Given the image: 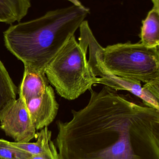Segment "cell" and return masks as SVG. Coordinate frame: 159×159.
<instances>
[{
  "label": "cell",
  "mask_w": 159,
  "mask_h": 159,
  "mask_svg": "<svg viewBox=\"0 0 159 159\" xmlns=\"http://www.w3.org/2000/svg\"><path fill=\"white\" fill-rule=\"evenodd\" d=\"M57 121L59 159H159V110L105 86Z\"/></svg>",
  "instance_id": "cell-1"
},
{
  "label": "cell",
  "mask_w": 159,
  "mask_h": 159,
  "mask_svg": "<svg viewBox=\"0 0 159 159\" xmlns=\"http://www.w3.org/2000/svg\"><path fill=\"white\" fill-rule=\"evenodd\" d=\"M89 14L88 8L84 6L72 5L12 25L3 33L6 47L24 66L45 73L46 68L74 35Z\"/></svg>",
  "instance_id": "cell-2"
},
{
  "label": "cell",
  "mask_w": 159,
  "mask_h": 159,
  "mask_svg": "<svg viewBox=\"0 0 159 159\" xmlns=\"http://www.w3.org/2000/svg\"><path fill=\"white\" fill-rule=\"evenodd\" d=\"M86 29L90 42L109 72L128 80L143 82V87L159 99V47L150 48L140 42H127L103 48L87 21Z\"/></svg>",
  "instance_id": "cell-3"
},
{
  "label": "cell",
  "mask_w": 159,
  "mask_h": 159,
  "mask_svg": "<svg viewBox=\"0 0 159 159\" xmlns=\"http://www.w3.org/2000/svg\"><path fill=\"white\" fill-rule=\"evenodd\" d=\"M87 48L70 37L45 70V74L58 94L68 100H75L99 84L87 59Z\"/></svg>",
  "instance_id": "cell-4"
},
{
  "label": "cell",
  "mask_w": 159,
  "mask_h": 159,
  "mask_svg": "<svg viewBox=\"0 0 159 159\" xmlns=\"http://www.w3.org/2000/svg\"><path fill=\"white\" fill-rule=\"evenodd\" d=\"M86 21L85 20L79 28L78 41L85 45L88 50L89 65L95 76H99V84H103L116 91L129 92L141 99L145 104L159 110V99L144 88L141 83L116 76L104 67L89 40L86 31Z\"/></svg>",
  "instance_id": "cell-5"
},
{
  "label": "cell",
  "mask_w": 159,
  "mask_h": 159,
  "mask_svg": "<svg viewBox=\"0 0 159 159\" xmlns=\"http://www.w3.org/2000/svg\"><path fill=\"white\" fill-rule=\"evenodd\" d=\"M0 128L16 143H29L35 138V127L23 99L19 97L0 116Z\"/></svg>",
  "instance_id": "cell-6"
},
{
  "label": "cell",
  "mask_w": 159,
  "mask_h": 159,
  "mask_svg": "<svg viewBox=\"0 0 159 159\" xmlns=\"http://www.w3.org/2000/svg\"><path fill=\"white\" fill-rule=\"evenodd\" d=\"M26 105L33 124L37 130L47 127L53 122L59 108L54 90L50 85L42 96L30 100Z\"/></svg>",
  "instance_id": "cell-7"
},
{
  "label": "cell",
  "mask_w": 159,
  "mask_h": 159,
  "mask_svg": "<svg viewBox=\"0 0 159 159\" xmlns=\"http://www.w3.org/2000/svg\"><path fill=\"white\" fill-rule=\"evenodd\" d=\"M45 74L24 66L22 81L19 89V97L25 103L34 98L42 96L49 86Z\"/></svg>",
  "instance_id": "cell-8"
},
{
  "label": "cell",
  "mask_w": 159,
  "mask_h": 159,
  "mask_svg": "<svg viewBox=\"0 0 159 159\" xmlns=\"http://www.w3.org/2000/svg\"><path fill=\"white\" fill-rule=\"evenodd\" d=\"M154 6L143 21L140 43L147 47H159V0H152Z\"/></svg>",
  "instance_id": "cell-9"
},
{
  "label": "cell",
  "mask_w": 159,
  "mask_h": 159,
  "mask_svg": "<svg viewBox=\"0 0 159 159\" xmlns=\"http://www.w3.org/2000/svg\"><path fill=\"white\" fill-rule=\"evenodd\" d=\"M30 6V0H0V22H19L26 16Z\"/></svg>",
  "instance_id": "cell-10"
},
{
  "label": "cell",
  "mask_w": 159,
  "mask_h": 159,
  "mask_svg": "<svg viewBox=\"0 0 159 159\" xmlns=\"http://www.w3.org/2000/svg\"><path fill=\"white\" fill-rule=\"evenodd\" d=\"M17 89L0 60V116L16 99Z\"/></svg>",
  "instance_id": "cell-11"
},
{
  "label": "cell",
  "mask_w": 159,
  "mask_h": 159,
  "mask_svg": "<svg viewBox=\"0 0 159 159\" xmlns=\"http://www.w3.org/2000/svg\"><path fill=\"white\" fill-rule=\"evenodd\" d=\"M51 132L45 127L41 129L39 132L36 133L35 143H16L10 142L13 146L29 153L31 156L40 155L46 151L50 147L51 140Z\"/></svg>",
  "instance_id": "cell-12"
},
{
  "label": "cell",
  "mask_w": 159,
  "mask_h": 159,
  "mask_svg": "<svg viewBox=\"0 0 159 159\" xmlns=\"http://www.w3.org/2000/svg\"><path fill=\"white\" fill-rule=\"evenodd\" d=\"M31 155L13 146L6 140L0 139V158L30 159Z\"/></svg>",
  "instance_id": "cell-13"
},
{
  "label": "cell",
  "mask_w": 159,
  "mask_h": 159,
  "mask_svg": "<svg viewBox=\"0 0 159 159\" xmlns=\"http://www.w3.org/2000/svg\"><path fill=\"white\" fill-rule=\"evenodd\" d=\"M30 159H59L57 147L51 142L50 147L44 153L40 155L32 156Z\"/></svg>",
  "instance_id": "cell-14"
},
{
  "label": "cell",
  "mask_w": 159,
  "mask_h": 159,
  "mask_svg": "<svg viewBox=\"0 0 159 159\" xmlns=\"http://www.w3.org/2000/svg\"><path fill=\"white\" fill-rule=\"evenodd\" d=\"M67 1H69V2H72L73 4V5H75L77 6H82L83 5L81 4V3L79 2L78 0H67Z\"/></svg>",
  "instance_id": "cell-15"
},
{
  "label": "cell",
  "mask_w": 159,
  "mask_h": 159,
  "mask_svg": "<svg viewBox=\"0 0 159 159\" xmlns=\"http://www.w3.org/2000/svg\"><path fill=\"white\" fill-rule=\"evenodd\" d=\"M0 159H2L0 158Z\"/></svg>",
  "instance_id": "cell-16"
}]
</instances>
